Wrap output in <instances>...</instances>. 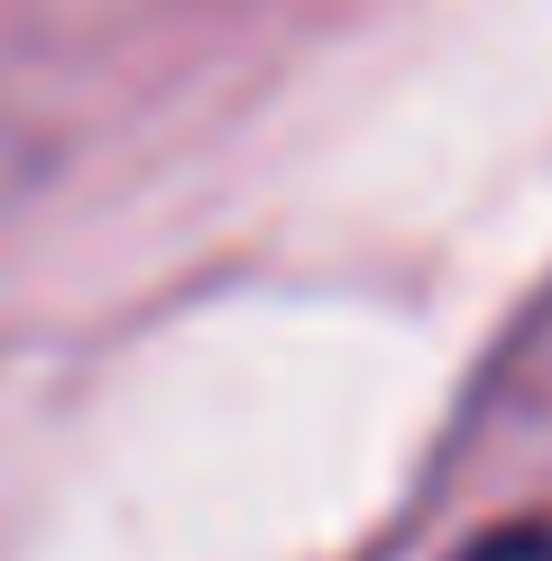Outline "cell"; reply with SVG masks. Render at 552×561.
<instances>
[{
  "mask_svg": "<svg viewBox=\"0 0 552 561\" xmlns=\"http://www.w3.org/2000/svg\"><path fill=\"white\" fill-rule=\"evenodd\" d=\"M451 561H552V525H488V534H470Z\"/></svg>",
  "mask_w": 552,
  "mask_h": 561,
  "instance_id": "1",
  "label": "cell"
}]
</instances>
